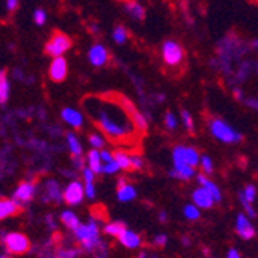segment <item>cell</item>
<instances>
[{"instance_id":"cell-55","label":"cell","mask_w":258,"mask_h":258,"mask_svg":"<svg viewBox=\"0 0 258 258\" xmlns=\"http://www.w3.org/2000/svg\"><path fill=\"white\" fill-rule=\"evenodd\" d=\"M252 45L255 46V48H258V40H255V42H252ZM258 51V50H256Z\"/></svg>"},{"instance_id":"cell-4","label":"cell","mask_w":258,"mask_h":258,"mask_svg":"<svg viewBox=\"0 0 258 258\" xmlns=\"http://www.w3.org/2000/svg\"><path fill=\"white\" fill-rule=\"evenodd\" d=\"M72 43H73L72 39H70L65 33L56 31L51 36V39L46 42L45 51L51 57H59V56H63V53H67L70 48H72Z\"/></svg>"},{"instance_id":"cell-21","label":"cell","mask_w":258,"mask_h":258,"mask_svg":"<svg viewBox=\"0 0 258 258\" xmlns=\"http://www.w3.org/2000/svg\"><path fill=\"white\" fill-rule=\"evenodd\" d=\"M10 91H11V87H10L7 72H5V70H2V72H0V104H2V105L7 104V101L10 98Z\"/></svg>"},{"instance_id":"cell-24","label":"cell","mask_w":258,"mask_h":258,"mask_svg":"<svg viewBox=\"0 0 258 258\" xmlns=\"http://www.w3.org/2000/svg\"><path fill=\"white\" fill-rule=\"evenodd\" d=\"M197 179H198V182H200L203 187H206V189H207L210 194H212V197L215 198V203H218V201L221 200V192L218 190V187L207 178V175H198Z\"/></svg>"},{"instance_id":"cell-20","label":"cell","mask_w":258,"mask_h":258,"mask_svg":"<svg viewBox=\"0 0 258 258\" xmlns=\"http://www.w3.org/2000/svg\"><path fill=\"white\" fill-rule=\"evenodd\" d=\"M118 238H119L121 244H124V246L128 247V249H135V247H139V246H141V238H139V235H138V233H135V232H132V230H127V229H125Z\"/></svg>"},{"instance_id":"cell-13","label":"cell","mask_w":258,"mask_h":258,"mask_svg":"<svg viewBox=\"0 0 258 258\" xmlns=\"http://www.w3.org/2000/svg\"><path fill=\"white\" fill-rule=\"evenodd\" d=\"M194 201H195V206H198L201 209H209V207L214 206L215 198L206 189V187H200V189H197L194 192Z\"/></svg>"},{"instance_id":"cell-9","label":"cell","mask_w":258,"mask_h":258,"mask_svg":"<svg viewBox=\"0 0 258 258\" xmlns=\"http://www.w3.org/2000/svg\"><path fill=\"white\" fill-rule=\"evenodd\" d=\"M48 75H50V79L54 81V82H62L67 78L68 63H67V59L63 56L53 57V60L50 63V68H48Z\"/></svg>"},{"instance_id":"cell-52","label":"cell","mask_w":258,"mask_h":258,"mask_svg":"<svg viewBox=\"0 0 258 258\" xmlns=\"http://www.w3.org/2000/svg\"><path fill=\"white\" fill-rule=\"evenodd\" d=\"M155 98H156V101H159V102H162V101H164V98H166V96H164V95H162V93H161V95H156Z\"/></svg>"},{"instance_id":"cell-6","label":"cell","mask_w":258,"mask_h":258,"mask_svg":"<svg viewBox=\"0 0 258 258\" xmlns=\"http://www.w3.org/2000/svg\"><path fill=\"white\" fill-rule=\"evenodd\" d=\"M161 54H162L164 62H166L169 67H176L184 59L182 46L175 40H166V42H164L162 48H161Z\"/></svg>"},{"instance_id":"cell-5","label":"cell","mask_w":258,"mask_h":258,"mask_svg":"<svg viewBox=\"0 0 258 258\" xmlns=\"http://www.w3.org/2000/svg\"><path fill=\"white\" fill-rule=\"evenodd\" d=\"M116 101H118V102L121 104V107L128 113V116L132 118V121H133V124H135V127H136L138 130H141V132H146V130H147V125H149V124H147L146 116L136 108V105L133 104L132 99H128V98L124 96V95H116Z\"/></svg>"},{"instance_id":"cell-53","label":"cell","mask_w":258,"mask_h":258,"mask_svg":"<svg viewBox=\"0 0 258 258\" xmlns=\"http://www.w3.org/2000/svg\"><path fill=\"white\" fill-rule=\"evenodd\" d=\"M139 258H155V256H150L149 253H146V252H143V253H141V255H139Z\"/></svg>"},{"instance_id":"cell-22","label":"cell","mask_w":258,"mask_h":258,"mask_svg":"<svg viewBox=\"0 0 258 258\" xmlns=\"http://www.w3.org/2000/svg\"><path fill=\"white\" fill-rule=\"evenodd\" d=\"M82 172H84V181H85V197L87 198H95V184H93V181H95L96 173L93 172L90 167L84 169Z\"/></svg>"},{"instance_id":"cell-41","label":"cell","mask_w":258,"mask_h":258,"mask_svg":"<svg viewBox=\"0 0 258 258\" xmlns=\"http://www.w3.org/2000/svg\"><path fill=\"white\" fill-rule=\"evenodd\" d=\"M143 167H144V161L141 159L139 156H136V155H132V169L139 170V169H143Z\"/></svg>"},{"instance_id":"cell-28","label":"cell","mask_w":258,"mask_h":258,"mask_svg":"<svg viewBox=\"0 0 258 258\" xmlns=\"http://www.w3.org/2000/svg\"><path fill=\"white\" fill-rule=\"evenodd\" d=\"M113 155H114V161L119 164L121 170H127V169H132V156H128V155H127L125 152H121V150L114 152Z\"/></svg>"},{"instance_id":"cell-8","label":"cell","mask_w":258,"mask_h":258,"mask_svg":"<svg viewBox=\"0 0 258 258\" xmlns=\"http://www.w3.org/2000/svg\"><path fill=\"white\" fill-rule=\"evenodd\" d=\"M85 195V185H82L79 181H73L67 185V189L63 192V198L70 206H78L82 203Z\"/></svg>"},{"instance_id":"cell-17","label":"cell","mask_w":258,"mask_h":258,"mask_svg":"<svg viewBox=\"0 0 258 258\" xmlns=\"http://www.w3.org/2000/svg\"><path fill=\"white\" fill-rule=\"evenodd\" d=\"M19 204L20 203L16 200H2V203H0V217H2V220L16 215L20 209Z\"/></svg>"},{"instance_id":"cell-33","label":"cell","mask_w":258,"mask_h":258,"mask_svg":"<svg viewBox=\"0 0 258 258\" xmlns=\"http://www.w3.org/2000/svg\"><path fill=\"white\" fill-rule=\"evenodd\" d=\"M200 166H201V169H203L204 175H210V173L214 172V162H212V159H210V158H209L207 155L201 156Z\"/></svg>"},{"instance_id":"cell-3","label":"cell","mask_w":258,"mask_h":258,"mask_svg":"<svg viewBox=\"0 0 258 258\" xmlns=\"http://www.w3.org/2000/svg\"><path fill=\"white\" fill-rule=\"evenodd\" d=\"M75 235L78 238V241L82 244V247L85 250H93L95 247H98L101 244L99 241V235H98V226L95 221H90L88 224H81L76 230Z\"/></svg>"},{"instance_id":"cell-16","label":"cell","mask_w":258,"mask_h":258,"mask_svg":"<svg viewBox=\"0 0 258 258\" xmlns=\"http://www.w3.org/2000/svg\"><path fill=\"white\" fill-rule=\"evenodd\" d=\"M87 161H88V167L95 172L96 175L98 173H104V166H102V158H101V152H98L96 149H93L88 152L87 155Z\"/></svg>"},{"instance_id":"cell-43","label":"cell","mask_w":258,"mask_h":258,"mask_svg":"<svg viewBox=\"0 0 258 258\" xmlns=\"http://www.w3.org/2000/svg\"><path fill=\"white\" fill-rule=\"evenodd\" d=\"M244 104H246L249 108L258 111V98H247V99H244Z\"/></svg>"},{"instance_id":"cell-42","label":"cell","mask_w":258,"mask_h":258,"mask_svg":"<svg viewBox=\"0 0 258 258\" xmlns=\"http://www.w3.org/2000/svg\"><path fill=\"white\" fill-rule=\"evenodd\" d=\"M153 244L158 246V247H164V246L167 244V237L164 235V233H161V235H156V237L153 238Z\"/></svg>"},{"instance_id":"cell-11","label":"cell","mask_w":258,"mask_h":258,"mask_svg":"<svg viewBox=\"0 0 258 258\" xmlns=\"http://www.w3.org/2000/svg\"><path fill=\"white\" fill-rule=\"evenodd\" d=\"M34 192H36V185L33 182H30V181H25V182H22L17 187L13 197L19 203H27V201H30L34 197Z\"/></svg>"},{"instance_id":"cell-39","label":"cell","mask_w":258,"mask_h":258,"mask_svg":"<svg viewBox=\"0 0 258 258\" xmlns=\"http://www.w3.org/2000/svg\"><path fill=\"white\" fill-rule=\"evenodd\" d=\"M243 194V197L249 201V203H252L253 200H255V195H256V190H255V187L253 185H247L246 189L241 192Z\"/></svg>"},{"instance_id":"cell-31","label":"cell","mask_w":258,"mask_h":258,"mask_svg":"<svg viewBox=\"0 0 258 258\" xmlns=\"http://www.w3.org/2000/svg\"><path fill=\"white\" fill-rule=\"evenodd\" d=\"M88 143H90V146L93 147V149H102L104 146H105V141H104V138L101 136V135H98V133H91L90 136H88Z\"/></svg>"},{"instance_id":"cell-10","label":"cell","mask_w":258,"mask_h":258,"mask_svg":"<svg viewBox=\"0 0 258 258\" xmlns=\"http://www.w3.org/2000/svg\"><path fill=\"white\" fill-rule=\"evenodd\" d=\"M88 60L93 67H104L108 62V51L102 43H95L88 50Z\"/></svg>"},{"instance_id":"cell-15","label":"cell","mask_w":258,"mask_h":258,"mask_svg":"<svg viewBox=\"0 0 258 258\" xmlns=\"http://www.w3.org/2000/svg\"><path fill=\"white\" fill-rule=\"evenodd\" d=\"M172 178H176V179H190L195 176V167L189 166V164H179V166H173V170L169 173Z\"/></svg>"},{"instance_id":"cell-18","label":"cell","mask_w":258,"mask_h":258,"mask_svg":"<svg viewBox=\"0 0 258 258\" xmlns=\"http://www.w3.org/2000/svg\"><path fill=\"white\" fill-rule=\"evenodd\" d=\"M125 11L130 14V17H133L135 20H144L146 17V8L141 5L136 0H128L125 2Z\"/></svg>"},{"instance_id":"cell-47","label":"cell","mask_w":258,"mask_h":258,"mask_svg":"<svg viewBox=\"0 0 258 258\" xmlns=\"http://www.w3.org/2000/svg\"><path fill=\"white\" fill-rule=\"evenodd\" d=\"M73 164L76 166V169H79V170H84V162H82V158H81V156H75V159H73Z\"/></svg>"},{"instance_id":"cell-14","label":"cell","mask_w":258,"mask_h":258,"mask_svg":"<svg viewBox=\"0 0 258 258\" xmlns=\"http://www.w3.org/2000/svg\"><path fill=\"white\" fill-rule=\"evenodd\" d=\"M60 118H62L68 125H72V127H75V128H79V127L82 125V122H84V118H82L81 111H78L76 108H70V107L63 108V110L60 111Z\"/></svg>"},{"instance_id":"cell-38","label":"cell","mask_w":258,"mask_h":258,"mask_svg":"<svg viewBox=\"0 0 258 258\" xmlns=\"http://www.w3.org/2000/svg\"><path fill=\"white\" fill-rule=\"evenodd\" d=\"M240 201H241V204H243V207H244V210H246V214L249 215V217H255V210H253V207L250 206V203L243 197V194L240 192Z\"/></svg>"},{"instance_id":"cell-40","label":"cell","mask_w":258,"mask_h":258,"mask_svg":"<svg viewBox=\"0 0 258 258\" xmlns=\"http://www.w3.org/2000/svg\"><path fill=\"white\" fill-rule=\"evenodd\" d=\"M79 255V250L75 249H65V250H59V258H76Z\"/></svg>"},{"instance_id":"cell-46","label":"cell","mask_w":258,"mask_h":258,"mask_svg":"<svg viewBox=\"0 0 258 258\" xmlns=\"http://www.w3.org/2000/svg\"><path fill=\"white\" fill-rule=\"evenodd\" d=\"M19 7V0H7V10L11 13V11H16Z\"/></svg>"},{"instance_id":"cell-1","label":"cell","mask_w":258,"mask_h":258,"mask_svg":"<svg viewBox=\"0 0 258 258\" xmlns=\"http://www.w3.org/2000/svg\"><path fill=\"white\" fill-rule=\"evenodd\" d=\"M84 107L88 110L90 116L98 127L111 139L114 141H125L128 138H133L135 135V124L128 113L121 107V104L113 101H101L96 99H87L84 102Z\"/></svg>"},{"instance_id":"cell-29","label":"cell","mask_w":258,"mask_h":258,"mask_svg":"<svg viewBox=\"0 0 258 258\" xmlns=\"http://www.w3.org/2000/svg\"><path fill=\"white\" fill-rule=\"evenodd\" d=\"M107 235H113V237H119L121 233L125 230V226L124 223H119V221H114V223H110L104 227Z\"/></svg>"},{"instance_id":"cell-51","label":"cell","mask_w":258,"mask_h":258,"mask_svg":"<svg viewBox=\"0 0 258 258\" xmlns=\"http://www.w3.org/2000/svg\"><path fill=\"white\" fill-rule=\"evenodd\" d=\"M159 221H161V223H166V221H167V214H166V212H161V214H159Z\"/></svg>"},{"instance_id":"cell-49","label":"cell","mask_w":258,"mask_h":258,"mask_svg":"<svg viewBox=\"0 0 258 258\" xmlns=\"http://www.w3.org/2000/svg\"><path fill=\"white\" fill-rule=\"evenodd\" d=\"M227 258H241V256H240L238 250H235V249H230V250H229V253H227Z\"/></svg>"},{"instance_id":"cell-19","label":"cell","mask_w":258,"mask_h":258,"mask_svg":"<svg viewBox=\"0 0 258 258\" xmlns=\"http://www.w3.org/2000/svg\"><path fill=\"white\" fill-rule=\"evenodd\" d=\"M119 187H118V198H119V201H122V203H127V201H132V200H135V197H136V190H135V187L133 185H130V184H127L124 179H119Z\"/></svg>"},{"instance_id":"cell-7","label":"cell","mask_w":258,"mask_h":258,"mask_svg":"<svg viewBox=\"0 0 258 258\" xmlns=\"http://www.w3.org/2000/svg\"><path fill=\"white\" fill-rule=\"evenodd\" d=\"M4 243H5V247L8 252L11 253H25L28 249H30V240L23 235V233H19V232H13V233H4L2 237Z\"/></svg>"},{"instance_id":"cell-30","label":"cell","mask_w":258,"mask_h":258,"mask_svg":"<svg viewBox=\"0 0 258 258\" xmlns=\"http://www.w3.org/2000/svg\"><path fill=\"white\" fill-rule=\"evenodd\" d=\"M127 39H128V31L122 25H118L113 30V40L118 45H124Z\"/></svg>"},{"instance_id":"cell-45","label":"cell","mask_w":258,"mask_h":258,"mask_svg":"<svg viewBox=\"0 0 258 258\" xmlns=\"http://www.w3.org/2000/svg\"><path fill=\"white\" fill-rule=\"evenodd\" d=\"M101 158H102V161L107 164V162H111V161L114 159V155L110 153V152H107V150H102V152H101Z\"/></svg>"},{"instance_id":"cell-12","label":"cell","mask_w":258,"mask_h":258,"mask_svg":"<svg viewBox=\"0 0 258 258\" xmlns=\"http://www.w3.org/2000/svg\"><path fill=\"white\" fill-rule=\"evenodd\" d=\"M237 232H238V235L244 240H250L253 235H255V229L253 226L250 224L249 218L244 215V214H240L237 217Z\"/></svg>"},{"instance_id":"cell-36","label":"cell","mask_w":258,"mask_h":258,"mask_svg":"<svg viewBox=\"0 0 258 258\" xmlns=\"http://www.w3.org/2000/svg\"><path fill=\"white\" fill-rule=\"evenodd\" d=\"M33 20H34L36 25L42 27L43 23L46 22V11H45V10H42V8L36 10V11H34V14H33Z\"/></svg>"},{"instance_id":"cell-50","label":"cell","mask_w":258,"mask_h":258,"mask_svg":"<svg viewBox=\"0 0 258 258\" xmlns=\"http://www.w3.org/2000/svg\"><path fill=\"white\" fill-rule=\"evenodd\" d=\"M46 223H48V227H50V229H54V227H56V224H54V220H53V217H51V215L46 217Z\"/></svg>"},{"instance_id":"cell-35","label":"cell","mask_w":258,"mask_h":258,"mask_svg":"<svg viewBox=\"0 0 258 258\" xmlns=\"http://www.w3.org/2000/svg\"><path fill=\"white\" fill-rule=\"evenodd\" d=\"M164 124H166V127L169 130H175L178 127V119H176V116L172 113V111H167L166 116H164Z\"/></svg>"},{"instance_id":"cell-25","label":"cell","mask_w":258,"mask_h":258,"mask_svg":"<svg viewBox=\"0 0 258 258\" xmlns=\"http://www.w3.org/2000/svg\"><path fill=\"white\" fill-rule=\"evenodd\" d=\"M67 146L73 156H82V146L75 133H67Z\"/></svg>"},{"instance_id":"cell-34","label":"cell","mask_w":258,"mask_h":258,"mask_svg":"<svg viewBox=\"0 0 258 258\" xmlns=\"http://www.w3.org/2000/svg\"><path fill=\"white\" fill-rule=\"evenodd\" d=\"M181 118H182V124H184V127L189 130V132H194L195 130V125H194V119H192V116H190V113L187 111V110H182L181 111Z\"/></svg>"},{"instance_id":"cell-44","label":"cell","mask_w":258,"mask_h":258,"mask_svg":"<svg viewBox=\"0 0 258 258\" xmlns=\"http://www.w3.org/2000/svg\"><path fill=\"white\" fill-rule=\"evenodd\" d=\"M232 93H233V96H235L237 101H244V93H243V90L240 87H235Z\"/></svg>"},{"instance_id":"cell-26","label":"cell","mask_w":258,"mask_h":258,"mask_svg":"<svg viewBox=\"0 0 258 258\" xmlns=\"http://www.w3.org/2000/svg\"><path fill=\"white\" fill-rule=\"evenodd\" d=\"M60 221L68 227V229H72V230H76L81 223H79V218L73 214V212H70V210H65V212L60 214Z\"/></svg>"},{"instance_id":"cell-23","label":"cell","mask_w":258,"mask_h":258,"mask_svg":"<svg viewBox=\"0 0 258 258\" xmlns=\"http://www.w3.org/2000/svg\"><path fill=\"white\" fill-rule=\"evenodd\" d=\"M45 200L46 201H60V189L56 181H48L45 184Z\"/></svg>"},{"instance_id":"cell-37","label":"cell","mask_w":258,"mask_h":258,"mask_svg":"<svg viewBox=\"0 0 258 258\" xmlns=\"http://www.w3.org/2000/svg\"><path fill=\"white\" fill-rule=\"evenodd\" d=\"M118 170H121V167H119V164L116 162L114 159L111 161V162H107L105 166H104V173H116Z\"/></svg>"},{"instance_id":"cell-48","label":"cell","mask_w":258,"mask_h":258,"mask_svg":"<svg viewBox=\"0 0 258 258\" xmlns=\"http://www.w3.org/2000/svg\"><path fill=\"white\" fill-rule=\"evenodd\" d=\"M13 73H14V78H16L17 81H25V75H23V72H20L19 68H16Z\"/></svg>"},{"instance_id":"cell-2","label":"cell","mask_w":258,"mask_h":258,"mask_svg":"<svg viewBox=\"0 0 258 258\" xmlns=\"http://www.w3.org/2000/svg\"><path fill=\"white\" fill-rule=\"evenodd\" d=\"M210 127V132H212V135L221 141V143L224 144H237L240 143V141L243 139L241 133H238L233 127H230L226 121L223 119H212L209 124Z\"/></svg>"},{"instance_id":"cell-32","label":"cell","mask_w":258,"mask_h":258,"mask_svg":"<svg viewBox=\"0 0 258 258\" xmlns=\"http://www.w3.org/2000/svg\"><path fill=\"white\" fill-rule=\"evenodd\" d=\"M184 217H185L187 220H190V221L198 220V218H200V210H198V206H192V204L185 206V209H184Z\"/></svg>"},{"instance_id":"cell-27","label":"cell","mask_w":258,"mask_h":258,"mask_svg":"<svg viewBox=\"0 0 258 258\" xmlns=\"http://www.w3.org/2000/svg\"><path fill=\"white\" fill-rule=\"evenodd\" d=\"M184 159H185L187 164H189V166L197 167L198 164H200V161H201V156H200V153H198L195 149H192V147H185V149H184Z\"/></svg>"},{"instance_id":"cell-54","label":"cell","mask_w":258,"mask_h":258,"mask_svg":"<svg viewBox=\"0 0 258 258\" xmlns=\"http://www.w3.org/2000/svg\"><path fill=\"white\" fill-rule=\"evenodd\" d=\"M182 243H184L185 246H189V243H190V241H189V240H187V238H182Z\"/></svg>"},{"instance_id":"cell-56","label":"cell","mask_w":258,"mask_h":258,"mask_svg":"<svg viewBox=\"0 0 258 258\" xmlns=\"http://www.w3.org/2000/svg\"><path fill=\"white\" fill-rule=\"evenodd\" d=\"M256 70H258V67H256Z\"/></svg>"}]
</instances>
